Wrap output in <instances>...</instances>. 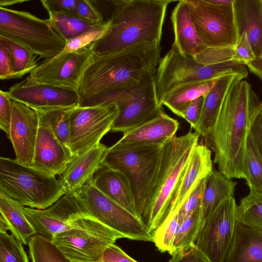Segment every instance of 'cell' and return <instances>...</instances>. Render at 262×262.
<instances>
[{
	"mask_svg": "<svg viewBox=\"0 0 262 262\" xmlns=\"http://www.w3.org/2000/svg\"><path fill=\"white\" fill-rule=\"evenodd\" d=\"M233 196L224 200L205 221L195 246L210 262H224L233 241L238 223Z\"/></svg>",
	"mask_w": 262,
	"mask_h": 262,
	"instance_id": "14",
	"label": "cell"
},
{
	"mask_svg": "<svg viewBox=\"0 0 262 262\" xmlns=\"http://www.w3.org/2000/svg\"><path fill=\"white\" fill-rule=\"evenodd\" d=\"M171 256L167 262H210L195 246L187 250L176 252Z\"/></svg>",
	"mask_w": 262,
	"mask_h": 262,
	"instance_id": "48",
	"label": "cell"
},
{
	"mask_svg": "<svg viewBox=\"0 0 262 262\" xmlns=\"http://www.w3.org/2000/svg\"><path fill=\"white\" fill-rule=\"evenodd\" d=\"M251 133L262 157V107L254 120Z\"/></svg>",
	"mask_w": 262,
	"mask_h": 262,
	"instance_id": "51",
	"label": "cell"
},
{
	"mask_svg": "<svg viewBox=\"0 0 262 262\" xmlns=\"http://www.w3.org/2000/svg\"><path fill=\"white\" fill-rule=\"evenodd\" d=\"M200 229L201 210H198L184 219L180 224L173 243L171 255L194 246Z\"/></svg>",
	"mask_w": 262,
	"mask_h": 262,
	"instance_id": "37",
	"label": "cell"
},
{
	"mask_svg": "<svg viewBox=\"0 0 262 262\" xmlns=\"http://www.w3.org/2000/svg\"><path fill=\"white\" fill-rule=\"evenodd\" d=\"M23 210L36 234L50 241L56 234L68 230L77 216L86 213L73 193L63 195L45 209L24 206Z\"/></svg>",
	"mask_w": 262,
	"mask_h": 262,
	"instance_id": "16",
	"label": "cell"
},
{
	"mask_svg": "<svg viewBox=\"0 0 262 262\" xmlns=\"http://www.w3.org/2000/svg\"><path fill=\"white\" fill-rule=\"evenodd\" d=\"M0 193L23 206L45 209L66 194L55 176L19 163L0 158Z\"/></svg>",
	"mask_w": 262,
	"mask_h": 262,
	"instance_id": "5",
	"label": "cell"
},
{
	"mask_svg": "<svg viewBox=\"0 0 262 262\" xmlns=\"http://www.w3.org/2000/svg\"><path fill=\"white\" fill-rule=\"evenodd\" d=\"M238 77L227 92L217 119L203 137L214 154L213 162L229 179H245L244 160L247 137L262 107L251 84Z\"/></svg>",
	"mask_w": 262,
	"mask_h": 262,
	"instance_id": "1",
	"label": "cell"
},
{
	"mask_svg": "<svg viewBox=\"0 0 262 262\" xmlns=\"http://www.w3.org/2000/svg\"><path fill=\"white\" fill-rule=\"evenodd\" d=\"M161 51L160 44H141L114 53L93 54L77 90L80 101L139 83L156 73Z\"/></svg>",
	"mask_w": 262,
	"mask_h": 262,
	"instance_id": "2",
	"label": "cell"
},
{
	"mask_svg": "<svg viewBox=\"0 0 262 262\" xmlns=\"http://www.w3.org/2000/svg\"><path fill=\"white\" fill-rule=\"evenodd\" d=\"M179 122L163 110L152 119L123 133L116 144L124 146H163L175 136Z\"/></svg>",
	"mask_w": 262,
	"mask_h": 262,
	"instance_id": "21",
	"label": "cell"
},
{
	"mask_svg": "<svg viewBox=\"0 0 262 262\" xmlns=\"http://www.w3.org/2000/svg\"><path fill=\"white\" fill-rule=\"evenodd\" d=\"M23 206L0 193V217L8 230L19 242L27 245L36 232L27 218Z\"/></svg>",
	"mask_w": 262,
	"mask_h": 262,
	"instance_id": "30",
	"label": "cell"
},
{
	"mask_svg": "<svg viewBox=\"0 0 262 262\" xmlns=\"http://www.w3.org/2000/svg\"><path fill=\"white\" fill-rule=\"evenodd\" d=\"M238 77L228 75L218 78L212 89L204 97L201 117L195 130L204 136L213 126L217 119L224 99Z\"/></svg>",
	"mask_w": 262,
	"mask_h": 262,
	"instance_id": "28",
	"label": "cell"
},
{
	"mask_svg": "<svg viewBox=\"0 0 262 262\" xmlns=\"http://www.w3.org/2000/svg\"><path fill=\"white\" fill-rule=\"evenodd\" d=\"M100 262H138L119 247L113 244L104 251Z\"/></svg>",
	"mask_w": 262,
	"mask_h": 262,
	"instance_id": "50",
	"label": "cell"
},
{
	"mask_svg": "<svg viewBox=\"0 0 262 262\" xmlns=\"http://www.w3.org/2000/svg\"><path fill=\"white\" fill-rule=\"evenodd\" d=\"M250 71L254 74L262 81V46L259 56L246 66Z\"/></svg>",
	"mask_w": 262,
	"mask_h": 262,
	"instance_id": "52",
	"label": "cell"
},
{
	"mask_svg": "<svg viewBox=\"0 0 262 262\" xmlns=\"http://www.w3.org/2000/svg\"><path fill=\"white\" fill-rule=\"evenodd\" d=\"M172 1L115 0L111 28L89 46L93 54L120 52L141 44L160 45L167 8Z\"/></svg>",
	"mask_w": 262,
	"mask_h": 262,
	"instance_id": "3",
	"label": "cell"
},
{
	"mask_svg": "<svg viewBox=\"0 0 262 262\" xmlns=\"http://www.w3.org/2000/svg\"><path fill=\"white\" fill-rule=\"evenodd\" d=\"M238 222L262 231V192L250 191L237 206Z\"/></svg>",
	"mask_w": 262,
	"mask_h": 262,
	"instance_id": "34",
	"label": "cell"
},
{
	"mask_svg": "<svg viewBox=\"0 0 262 262\" xmlns=\"http://www.w3.org/2000/svg\"><path fill=\"white\" fill-rule=\"evenodd\" d=\"M200 39L206 48L234 47L237 38L233 5L208 0H186Z\"/></svg>",
	"mask_w": 262,
	"mask_h": 262,
	"instance_id": "12",
	"label": "cell"
},
{
	"mask_svg": "<svg viewBox=\"0 0 262 262\" xmlns=\"http://www.w3.org/2000/svg\"><path fill=\"white\" fill-rule=\"evenodd\" d=\"M163 146H124L115 143L108 148L103 162V165L121 172L127 178L139 220L158 168Z\"/></svg>",
	"mask_w": 262,
	"mask_h": 262,
	"instance_id": "8",
	"label": "cell"
},
{
	"mask_svg": "<svg viewBox=\"0 0 262 262\" xmlns=\"http://www.w3.org/2000/svg\"><path fill=\"white\" fill-rule=\"evenodd\" d=\"M0 262H29L23 244L7 232H0Z\"/></svg>",
	"mask_w": 262,
	"mask_h": 262,
	"instance_id": "40",
	"label": "cell"
},
{
	"mask_svg": "<svg viewBox=\"0 0 262 262\" xmlns=\"http://www.w3.org/2000/svg\"><path fill=\"white\" fill-rule=\"evenodd\" d=\"M49 20L66 40L86 31L96 25L78 15L47 10Z\"/></svg>",
	"mask_w": 262,
	"mask_h": 262,
	"instance_id": "33",
	"label": "cell"
},
{
	"mask_svg": "<svg viewBox=\"0 0 262 262\" xmlns=\"http://www.w3.org/2000/svg\"><path fill=\"white\" fill-rule=\"evenodd\" d=\"M155 75H149L139 83L82 100L79 105L116 103L119 113L111 132L124 133L152 119L162 111L157 98Z\"/></svg>",
	"mask_w": 262,
	"mask_h": 262,
	"instance_id": "6",
	"label": "cell"
},
{
	"mask_svg": "<svg viewBox=\"0 0 262 262\" xmlns=\"http://www.w3.org/2000/svg\"><path fill=\"white\" fill-rule=\"evenodd\" d=\"M77 11L78 16L95 24H100L105 21L101 13L92 1L78 0Z\"/></svg>",
	"mask_w": 262,
	"mask_h": 262,
	"instance_id": "45",
	"label": "cell"
},
{
	"mask_svg": "<svg viewBox=\"0 0 262 262\" xmlns=\"http://www.w3.org/2000/svg\"><path fill=\"white\" fill-rule=\"evenodd\" d=\"M0 39L6 44L12 57V79L21 78L38 66L36 56L31 51L8 38L0 37Z\"/></svg>",
	"mask_w": 262,
	"mask_h": 262,
	"instance_id": "35",
	"label": "cell"
},
{
	"mask_svg": "<svg viewBox=\"0 0 262 262\" xmlns=\"http://www.w3.org/2000/svg\"><path fill=\"white\" fill-rule=\"evenodd\" d=\"M51 242L72 262H100L105 250L123 235L83 213Z\"/></svg>",
	"mask_w": 262,
	"mask_h": 262,
	"instance_id": "10",
	"label": "cell"
},
{
	"mask_svg": "<svg viewBox=\"0 0 262 262\" xmlns=\"http://www.w3.org/2000/svg\"><path fill=\"white\" fill-rule=\"evenodd\" d=\"M204 97H201L193 101L189 105L182 117L190 125L191 128H196L199 121L203 105Z\"/></svg>",
	"mask_w": 262,
	"mask_h": 262,
	"instance_id": "49",
	"label": "cell"
},
{
	"mask_svg": "<svg viewBox=\"0 0 262 262\" xmlns=\"http://www.w3.org/2000/svg\"><path fill=\"white\" fill-rule=\"evenodd\" d=\"M111 28L110 19L102 24L95 25L83 33L66 40L64 49L58 55L74 52L91 45L107 34Z\"/></svg>",
	"mask_w": 262,
	"mask_h": 262,
	"instance_id": "39",
	"label": "cell"
},
{
	"mask_svg": "<svg viewBox=\"0 0 262 262\" xmlns=\"http://www.w3.org/2000/svg\"><path fill=\"white\" fill-rule=\"evenodd\" d=\"M93 53L89 46L44 60L26 79L29 81L77 90Z\"/></svg>",
	"mask_w": 262,
	"mask_h": 262,
	"instance_id": "15",
	"label": "cell"
},
{
	"mask_svg": "<svg viewBox=\"0 0 262 262\" xmlns=\"http://www.w3.org/2000/svg\"><path fill=\"white\" fill-rule=\"evenodd\" d=\"M171 20L174 44L183 55L194 57L206 47L199 37L186 0L179 1L172 11Z\"/></svg>",
	"mask_w": 262,
	"mask_h": 262,
	"instance_id": "24",
	"label": "cell"
},
{
	"mask_svg": "<svg viewBox=\"0 0 262 262\" xmlns=\"http://www.w3.org/2000/svg\"><path fill=\"white\" fill-rule=\"evenodd\" d=\"M11 99L33 108H46L79 105L80 97L75 89L35 83L26 79L8 91Z\"/></svg>",
	"mask_w": 262,
	"mask_h": 262,
	"instance_id": "17",
	"label": "cell"
},
{
	"mask_svg": "<svg viewBox=\"0 0 262 262\" xmlns=\"http://www.w3.org/2000/svg\"><path fill=\"white\" fill-rule=\"evenodd\" d=\"M233 8L238 37L247 33L258 57L262 46V0H234Z\"/></svg>",
	"mask_w": 262,
	"mask_h": 262,
	"instance_id": "25",
	"label": "cell"
},
{
	"mask_svg": "<svg viewBox=\"0 0 262 262\" xmlns=\"http://www.w3.org/2000/svg\"><path fill=\"white\" fill-rule=\"evenodd\" d=\"M224 262H262V231L238 222Z\"/></svg>",
	"mask_w": 262,
	"mask_h": 262,
	"instance_id": "26",
	"label": "cell"
},
{
	"mask_svg": "<svg viewBox=\"0 0 262 262\" xmlns=\"http://www.w3.org/2000/svg\"><path fill=\"white\" fill-rule=\"evenodd\" d=\"M0 37L20 44L45 60L59 54L66 43L48 18L6 7H0Z\"/></svg>",
	"mask_w": 262,
	"mask_h": 262,
	"instance_id": "9",
	"label": "cell"
},
{
	"mask_svg": "<svg viewBox=\"0 0 262 262\" xmlns=\"http://www.w3.org/2000/svg\"><path fill=\"white\" fill-rule=\"evenodd\" d=\"M236 185V182L228 178L219 170L213 168L208 174L205 180L201 202V228L224 200L233 196Z\"/></svg>",
	"mask_w": 262,
	"mask_h": 262,
	"instance_id": "27",
	"label": "cell"
},
{
	"mask_svg": "<svg viewBox=\"0 0 262 262\" xmlns=\"http://www.w3.org/2000/svg\"><path fill=\"white\" fill-rule=\"evenodd\" d=\"M92 182L102 193L138 218L130 186L123 173L103 165Z\"/></svg>",
	"mask_w": 262,
	"mask_h": 262,
	"instance_id": "23",
	"label": "cell"
},
{
	"mask_svg": "<svg viewBox=\"0 0 262 262\" xmlns=\"http://www.w3.org/2000/svg\"><path fill=\"white\" fill-rule=\"evenodd\" d=\"M119 113L116 103L94 106L78 105L70 120L69 148L76 157L100 143L102 137L111 131Z\"/></svg>",
	"mask_w": 262,
	"mask_h": 262,
	"instance_id": "13",
	"label": "cell"
},
{
	"mask_svg": "<svg viewBox=\"0 0 262 262\" xmlns=\"http://www.w3.org/2000/svg\"><path fill=\"white\" fill-rule=\"evenodd\" d=\"M12 57L4 42L0 39V79H11L12 77Z\"/></svg>",
	"mask_w": 262,
	"mask_h": 262,
	"instance_id": "47",
	"label": "cell"
},
{
	"mask_svg": "<svg viewBox=\"0 0 262 262\" xmlns=\"http://www.w3.org/2000/svg\"><path fill=\"white\" fill-rule=\"evenodd\" d=\"M205 178L198 183L178 211L181 218L184 219L195 211L201 210Z\"/></svg>",
	"mask_w": 262,
	"mask_h": 262,
	"instance_id": "42",
	"label": "cell"
},
{
	"mask_svg": "<svg viewBox=\"0 0 262 262\" xmlns=\"http://www.w3.org/2000/svg\"><path fill=\"white\" fill-rule=\"evenodd\" d=\"M46 10L77 15L78 0H43L40 1Z\"/></svg>",
	"mask_w": 262,
	"mask_h": 262,
	"instance_id": "46",
	"label": "cell"
},
{
	"mask_svg": "<svg viewBox=\"0 0 262 262\" xmlns=\"http://www.w3.org/2000/svg\"><path fill=\"white\" fill-rule=\"evenodd\" d=\"M39 125V117L35 110L12 100L9 139L13 147L15 159L24 165L30 166L33 163Z\"/></svg>",
	"mask_w": 262,
	"mask_h": 262,
	"instance_id": "18",
	"label": "cell"
},
{
	"mask_svg": "<svg viewBox=\"0 0 262 262\" xmlns=\"http://www.w3.org/2000/svg\"><path fill=\"white\" fill-rule=\"evenodd\" d=\"M12 114V100L8 91H0V128L8 139Z\"/></svg>",
	"mask_w": 262,
	"mask_h": 262,
	"instance_id": "44",
	"label": "cell"
},
{
	"mask_svg": "<svg viewBox=\"0 0 262 262\" xmlns=\"http://www.w3.org/2000/svg\"><path fill=\"white\" fill-rule=\"evenodd\" d=\"M209 2L221 6L233 5L234 0H208Z\"/></svg>",
	"mask_w": 262,
	"mask_h": 262,
	"instance_id": "53",
	"label": "cell"
},
{
	"mask_svg": "<svg viewBox=\"0 0 262 262\" xmlns=\"http://www.w3.org/2000/svg\"><path fill=\"white\" fill-rule=\"evenodd\" d=\"M246 66L234 61L205 65L194 57L183 55L174 43L161 58L156 75V88L158 101L173 89L182 84L217 79L228 75H248Z\"/></svg>",
	"mask_w": 262,
	"mask_h": 262,
	"instance_id": "7",
	"label": "cell"
},
{
	"mask_svg": "<svg viewBox=\"0 0 262 262\" xmlns=\"http://www.w3.org/2000/svg\"><path fill=\"white\" fill-rule=\"evenodd\" d=\"M217 79L193 82L176 87L163 96L159 102V105L166 106L173 113L182 118L191 102L205 96Z\"/></svg>",
	"mask_w": 262,
	"mask_h": 262,
	"instance_id": "29",
	"label": "cell"
},
{
	"mask_svg": "<svg viewBox=\"0 0 262 262\" xmlns=\"http://www.w3.org/2000/svg\"><path fill=\"white\" fill-rule=\"evenodd\" d=\"M244 166L245 179L250 191L262 192V157L251 131L247 139Z\"/></svg>",
	"mask_w": 262,
	"mask_h": 262,
	"instance_id": "32",
	"label": "cell"
},
{
	"mask_svg": "<svg viewBox=\"0 0 262 262\" xmlns=\"http://www.w3.org/2000/svg\"><path fill=\"white\" fill-rule=\"evenodd\" d=\"M107 149L100 143L74 157L58 179L66 194L75 192L92 180L103 165Z\"/></svg>",
	"mask_w": 262,
	"mask_h": 262,
	"instance_id": "20",
	"label": "cell"
},
{
	"mask_svg": "<svg viewBox=\"0 0 262 262\" xmlns=\"http://www.w3.org/2000/svg\"><path fill=\"white\" fill-rule=\"evenodd\" d=\"M39 125L31 167L45 174L61 176L74 158L51 128L39 118Z\"/></svg>",
	"mask_w": 262,
	"mask_h": 262,
	"instance_id": "19",
	"label": "cell"
},
{
	"mask_svg": "<svg viewBox=\"0 0 262 262\" xmlns=\"http://www.w3.org/2000/svg\"><path fill=\"white\" fill-rule=\"evenodd\" d=\"M184 219L181 218L178 211L170 213L153 233V242L161 252L172 253L173 243Z\"/></svg>",
	"mask_w": 262,
	"mask_h": 262,
	"instance_id": "38",
	"label": "cell"
},
{
	"mask_svg": "<svg viewBox=\"0 0 262 262\" xmlns=\"http://www.w3.org/2000/svg\"><path fill=\"white\" fill-rule=\"evenodd\" d=\"M234 52V61L244 66L256 58L248 35L245 32L238 37Z\"/></svg>",
	"mask_w": 262,
	"mask_h": 262,
	"instance_id": "43",
	"label": "cell"
},
{
	"mask_svg": "<svg viewBox=\"0 0 262 262\" xmlns=\"http://www.w3.org/2000/svg\"><path fill=\"white\" fill-rule=\"evenodd\" d=\"M28 245L32 262H72L51 241L39 234L33 235Z\"/></svg>",
	"mask_w": 262,
	"mask_h": 262,
	"instance_id": "36",
	"label": "cell"
},
{
	"mask_svg": "<svg viewBox=\"0 0 262 262\" xmlns=\"http://www.w3.org/2000/svg\"><path fill=\"white\" fill-rule=\"evenodd\" d=\"M78 105L34 109L39 118L47 123L57 139L69 149L70 117Z\"/></svg>",
	"mask_w": 262,
	"mask_h": 262,
	"instance_id": "31",
	"label": "cell"
},
{
	"mask_svg": "<svg viewBox=\"0 0 262 262\" xmlns=\"http://www.w3.org/2000/svg\"><path fill=\"white\" fill-rule=\"evenodd\" d=\"M234 47L206 48L194 58L203 64L209 65L234 61Z\"/></svg>",
	"mask_w": 262,
	"mask_h": 262,
	"instance_id": "41",
	"label": "cell"
},
{
	"mask_svg": "<svg viewBox=\"0 0 262 262\" xmlns=\"http://www.w3.org/2000/svg\"><path fill=\"white\" fill-rule=\"evenodd\" d=\"M212 169L211 150L205 144L198 143L191 154L170 213L179 210L198 183Z\"/></svg>",
	"mask_w": 262,
	"mask_h": 262,
	"instance_id": "22",
	"label": "cell"
},
{
	"mask_svg": "<svg viewBox=\"0 0 262 262\" xmlns=\"http://www.w3.org/2000/svg\"><path fill=\"white\" fill-rule=\"evenodd\" d=\"M73 193L88 215L124 238L153 242L152 234L142 222L102 193L92 181Z\"/></svg>",
	"mask_w": 262,
	"mask_h": 262,
	"instance_id": "11",
	"label": "cell"
},
{
	"mask_svg": "<svg viewBox=\"0 0 262 262\" xmlns=\"http://www.w3.org/2000/svg\"><path fill=\"white\" fill-rule=\"evenodd\" d=\"M200 135L191 130L174 136L163 146L160 163L140 220L152 234L169 214Z\"/></svg>",
	"mask_w": 262,
	"mask_h": 262,
	"instance_id": "4",
	"label": "cell"
},
{
	"mask_svg": "<svg viewBox=\"0 0 262 262\" xmlns=\"http://www.w3.org/2000/svg\"><path fill=\"white\" fill-rule=\"evenodd\" d=\"M25 2H26V1L1 0L0 2V7H6V6H11L18 3H21Z\"/></svg>",
	"mask_w": 262,
	"mask_h": 262,
	"instance_id": "54",
	"label": "cell"
}]
</instances>
